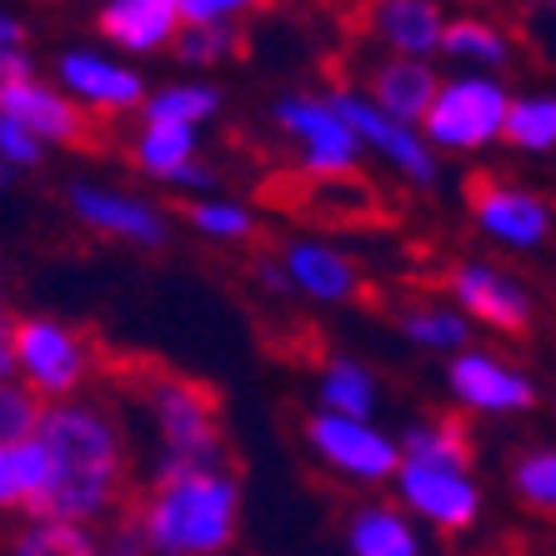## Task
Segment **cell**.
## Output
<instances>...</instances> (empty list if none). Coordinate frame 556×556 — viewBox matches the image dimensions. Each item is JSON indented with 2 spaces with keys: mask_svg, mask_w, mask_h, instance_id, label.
<instances>
[{
  "mask_svg": "<svg viewBox=\"0 0 556 556\" xmlns=\"http://www.w3.org/2000/svg\"><path fill=\"white\" fill-rule=\"evenodd\" d=\"M36 446L46 462V486H40L30 517L96 527L121 506L130 481V441L121 416L101 396L46 402Z\"/></svg>",
  "mask_w": 556,
  "mask_h": 556,
  "instance_id": "cell-1",
  "label": "cell"
},
{
  "mask_svg": "<svg viewBox=\"0 0 556 556\" xmlns=\"http://www.w3.org/2000/svg\"><path fill=\"white\" fill-rule=\"evenodd\" d=\"M130 517L151 556H220L241 531V481L231 466L155 471Z\"/></svg>",
  "mask_w": 556,
  "mask_h": 556,
  "instance_id": "cell-2",
  "label": "cell"
},
{
  "mask_svg": "<svg viewBox=\"0 0 556 556\" xmlns=\"http://www.w3.org/2000/svg\"><path fill=\"white\" fill-rule=\"evenodd\" d=\"M146 427L155 441V471L186 466H226V427H220L216 391L186 376H151L146 381Z\"/></svg>",
  "mask_w": 556,
  "mask_h": 556,
  "instance_id": "cell-3",
  "label": "cell"
},
{
  "mask_svg": "<svg viewBox=\"0 0 556 556\" xmlns=\"http://www.w3.org/2000/svg\"><path fill=\"white\" fill-rule=\"evenodd\" d=\"M11 362L15 381L36 391L40 402H71L86 396V381L96 371V356L80 331H71L55 316H15L11 321Z\"/></svg>",
  "mask_w": 556,
  "mask_h": 556,
  "instance_id": "cell-4",
  "label": "cell"
},
{
  "mask_svg": "<svg viewBox=\"0 0 556 556\" xmlns=\"http://www.w3.org/2000/svg\"><path fill=\"white\" fill-rule=\"evenodd\" d=\"M511 101L517 96L506 91L496 76H481V71H462V76L441 80L437 101H431L427 121H421V136L431 141V151H486L506 136V116H511Z\"/></svg>",
  "mask_w": 556,
  "mask_h": 556,
  "instance_id": "cell-5",
  "label": "cell"
},
{
  "mask_svg": "<svg viewBox=\"0 0 556 556\" xmlns=\"http://www.w3.org/2000/svg\"><path fill=\"white\" fill-rule=\"evenodd\" d=\"M306 446L337 477L356 481V486H381V481H396V471H402V441L387 437L376 421H362V416L311 412Z\"/></svg>",
  "mask_w": 556,
  "mask_h": 556,
  "instance_id": "cell-6",
  "label": "cell"
},
{
  "mask_svg": "<svg viewBox=\"0 0 556 556\" xmlns=\"http://www.w3.org/2000/svg\"><path fill=\"white\" fill-rule=\"evenodd\" d=\"M271 121L296 141L301 151V166L311 170V176H351L356 170V161H362V136L351 130V121L337 111V101L331 96H281V101L271 105Z\"/></svg>",
  "mask_w": 556,
  "mask_h": 556,
  "instance_id": "cell-7",
  "label": "cell"
},
{
  "mask_svg": "<svg viewBox=\"0 0 556 556\" xmlns=\"http://www.w3.org/2000/svg\"><path fill=\"white\" fill-rule=\"evenodd\" d=\"M331 101H337V111L351 121V130L362 136L366 151H376V161H387L402 181L421 186V191L437 186L441 161H437V151H431V141L421 136V126H406V121L387 116L366 91H331Z\"/></svg>",
  "mask_w": 556,
  "mask_h": 556,
  "instance_id": "cell-8",
  "label": "cell"
},
{
  "mask_svg": "<svg viewBox=\"0 0 556 556\" xmlns=\"http://www.w3.org/2000/svg\"><path fill=\"white\" fill-rule=\"evenodd\" d=\"M65 206L71 216L96 236H111V241H126V247L155 251L170 241V216L161 206H151L146 195H130L121 186L105 181H71L65 186Z\"/></svg>",
  "mask_w": 556,
  "mask_h": 556,
  "instance_id": "cell-9",
  "label": "cell"
},
{
  "mask_svg": "<svg viewBox=\"0 0 556 556\" xmlns=\"http://www.w3.org/2000/svg\"><path fill=\"white\" fill-rule=\"evenodd\" d=\"M396 496L416 521H427L437 531H471L481 517V486L462 466H427V462H402L396 471Z\"/></svg>",
  "mask_w": 556,
  "mask_h": 556,
  "instance_id": "cell-10",
  "label": "cell"
},
{
  "mask_svg": "<svg viewBox=\"0 0 556 556\" xmlns=\"http://www.w3.org/2000/svg\"><path fill=\"white\" fill-rule=\"evenodd\" d=\"M55 86H61L80 111H101V116H126V111H141L146 105V76L136 65L116 61L105 51H61L55 55Z\"/></svg>",
  "mask_w": 556,
  "mask_h": 556,
  "instance_id": "cell-11",
  "label": "cell"
},
{
  "mask_svg": "<svg viewBox=\"0 0 556 556\" xmlns=\"http://www.w3.org/2000/svg\"><path fill=\"white\" fill-rule=\"evenodd\" d=\"M446 387H452L456 406H466V412H477V416H517L536 406L531 376L517 371V366H506L486 346H466L462 356H452Z\"/></svg>",
  "mask_w": 556,
  "mask_h": 556,
  "instance_id": "cell-12",
  "label": "cell"
},
{
  "mask_svg": "<svg viewBox=\"0 0 556 556\" xmlns=\"http://www.w3.org/2000/svg\"><path fill=\"white\" fill-rule=\"evenodd\" d=\"M446 286H452V306H462L471 316V326H492L502 337H521L531 316H536L527 286L486 266V261H456Z\"/></svg>",
  "mask_w": 556,
  "mask_h": 556,
  "instance_id": "cell-13",
  "label": "cell"
},
{
  "mask_svg": "<svg viewBox=\"0 0 556 556\" xmlns=\"http://www.w3.org/2000/svg\"><path fill=\"white\" fill-rule=\"evenodd\" d=\"M471 220L481 236H492L496 247L511 251H536L552 236V211L536 191L506 181H481L471 186Z\"/></svg>",
  "mask_w": 556,
  "mask_h": 556,
  "instance_id": "cell-14",
  "label": "cell"
},
{
  "mask_svg": "<svg viewBox=\"0 0 556 556\" xmlns=\"http://www.w3.org/2000/svg\"><path fill=\"white\" fill-rule=\"evenodd\" d=\"M96 30L126 55H155L181 40L186 15L181 0H101Z\"/></svg>",
  "mask_w": 556,
  "mask_h": 556,
  "instance_id": "cell-15",
  "label": "cell"
},
{
  "mask_svg": "<svg viewBox=\"0 0 556 556\" xmlns=\"http://www.w3.org/2000/svg\"><path fill=\"white\" fill-rule=\"evenodd\" d=\"M0 116L21 121V126L36 130L46 146H80L86 141V116H80V105L71 101L55 80L26 76V80L0 86Z\"/></svg>",
  "mask_w": 556,
  "mask_h": 556,
  "instance_id": "cell-16",
  "label": "cell"
},
{
  "mask_svg": "<svg viewBox=\"0 0 556 556\" xmlns=\"http://www.w3.org/2000/svg\"><path fill=\"white\" fill-rule=\"evenodd\" d=\"M452 15L441 0H376L371 5V36L387 46V55H412L431 61L446 40Z\"/></svg>",
  "mask_w": 556,
  "mask_h": 556,
  "instance_id": "cell-17",
  "label": "cell"
},
{
  "mask_svg": "<svg viewBox=\"0 0 556 556\" xmlns=\"http://www.w3.org/2000/svg\"><path fill=\"white\" fill-rule=\"evenodd\" d=\"M281 266L291 276V291L296 296H311L321 306H341L362 291V271L346 251H337L331 241H291L281 251Z\"/></svg>",
  "mask_w": 556,
  "mask_h": 556,
  "instance_id": "cell-18",
  "label": "cell"
},
{
  "mask_svg": "<svg viewBox=\"0 0 556 556\" xmlns=\"http://www.w3.org/2000/svg\"><path fill=\"white\" fill-rule=\"evenodd\" d=\"M441 91V76L431 61H412V55H387V61L371 65V80H366V96H371L387 116L406 121V126H421Z\"/></svg>",
  "mask_w": 556,
  "mask_h": 556,
  "instance_id": "cell-19",
  "label": "cell"
},
{
  "mask_svg": "<svg viewBox=\"0 0 556 556\" xmlns=\"http://www.w3.org/2000/svg\"><path fill=\"white\" fill-rule=\"evenodd\" d=\"M201 141H195V126H181V121H141L136 141H130V161L151 176V181L181 186L201 161Z\"/></svg>",
  "mask_w": 556,
  "mask_h": 556,
  "instance_id": "cell-20",
  "label": "cell"
},
{
  "mask_svg": "<svg viewBox=\"0 0 556 556\" xmlns=\"http://www.w3.org/2000/svg\"><path fill=\"white\" fill-rule=\"evenodd\" d=\"M376 406H381V387H376V376L366 371L362 362H351V356H331L316 376V412H337V416H362L371 421Z\"/></svg>",
  "mask_w": 556,
  "mask_h": 556,
  "instance_id": "cell-21",
  "label": "cell"
},
{
  "mask_svg": "<svg viewBox=\"0 0 556 556\" xmlns=\"http://www.w3.org/2000/svg\"><path fill=\"white\" fill-rule=\"evenodd\" d=\"M402 337L431 356H462L471 346V316L452 301H421L402 311Z\"/></svg>",
  "mask_w": 556,
  "mask_h": 556,
  "instance_id": "cell-22",
  "label": "cell"
},
{
  "mask_svg": "<svg viewBox=\"0 0 556 556\" xmlns=\"http://www.w3.org/2000/svg\"><path fill=\"white\" fill-rule=\"evenodd\" d=\"M346 546L351 556H421V536L396 506H362L346 527Z\"/></svg>",
  "mask_w": 556,
  "mask_h": 556,
  "instance_id": "cell-23",
  "label": "cell"
},
{
  "mask_svg": "<svg viewBox=\"0 0 556 556\" xmlns=\"http://www.w3.org/2000/svg\"><path fill=\"white\" fill-rule=\"evenodd\" d=\"M441 55H452L456 65L486 76V71H502L511 61V36L486 15H456L446 26V40H441Z\"/></svg>",
  "mask_w": 556,
  "mask_h": 556,
  "instance_id": "cell-24",
  "label": "cell"
},
{
  "mask_svg": "<svg viewBox=\"0 0 556 556\" xmlns=\"http://www.w3.org/2000/svg\"><path fill=\"white\" fill-rule=\"evenodd\" d=\"M5 556H105V546L96 536V527L26 517L5 542Z\"/></svg>",
  "mask_w": 556,
  "mask_h": 556,
  "instance_id": "cell-25",
  "label": "cell"
},
{
  "mask_svg": "<svg viewBox=\"0 0 556 556\" xmlns=\"http://www.w3.org/2000/svg\"><path fill=\"white\" fill-rule=\"evenodd\" d=\"M402 462H427V466H462L471 471V437L452 416H427L402 431Z\"/></svg>",
  "mask_w": 556,
  "mask_h": 556,
  "instance_id": "cell-26",
  "label": "cell"
},
{
  "mask_svg": "<svg viewBox=\"0 0 556 556\" xmlns=\"http://www.w3.org/2000/svg\"><path fill=\"white\" fill-rule=\"evenodd\" d=\"M46 486V462H40L36 441H0V517L36 511V496Z\"/></svg>",
  "mask_w": 556,
  "mask_h": 556,
  "instance_id": "cell-27",
  "label": "cell"
},
{
  "mask_svg": "<svg viewBox=\"0 0 556 556\" xmlns=\"http://www.w3.org/2000/svg\"><path fill=\"white\" fill-rule=\"evenodd\" d=\"M211 116H220V91L211 80H170L155 86L141 105V121H181V126H206Z\"/></svg>",
  "mask_w": 556,
  "mask_h": 556,
  "instance_id": "cell-28",
  "label": "cell"
},
{
  "mask_svg": "<svg viewBox=\"0 0 556 556\" xmlns=\"http://www.w3.org/2000/svg\"><path fill=\"white\" fill-rule=\"evenodd\" d=\"M506 146H517L527 155H546L556 151V96L536 91V96H517L511 116H506Z\"/></svg>",
  "mask_w": 556,
  "mask_h": 556,
  "instance_id": "cell-29",
  "label": "cell"
},
{
  "mask_svg": "<svg viewBox=\"0 0 556 556\" xmlns=\"http://www.w3.org/2000/svg\"><path fill=\"white\" fill-rule=\"evenodd\" d=\"M186 220H191L206 241H220V247H241V241L256 236V211L241 206V201H216V195H211V201H195V206L186 211Z\"/></svg>",
  "mask_w": 556,
  "mask_h": 556,
  "instance_id": "cell-30",
  "label": "cell"
},
{
  "mask_svg": "<svg viewBox=\"0 0 556 556\" xmlns=\"http://www.w3.org/2000/svg\"><path fill=\"white\" fill-rule=\"evenodd\" d=\"M511 486L527 506L536 511H556V446H536L511 462Z\"/></svg>",
  "mask_w": 556,
  "mask_h": 556,
  "instance_id": "cell-31",
  "label": "cell"
},
{
  "mask_svg": "<svg viewBox=\"0 0 556 556\" xmlns=\"http://www.w3.org/2000/svg\"><path fill=\"white\" fill-rule=\"evenodd\" d=\"M40 416H46V402L36 391H26L21 381L0 387V441H36Z\"/></svg>",
  "mask_w": 556,
  "mask_h": 556,
  "instance_id": "cell-32",
  "label": "cell"
},
{
  "mask_svg": "<svg viewBox=\"0 0 556 556\" xmlns=\"http://www.w3.org/2000/svg\"><path fill=\"white\" fill-rule=\"evenodd\" d=\"M170 51L181 65H220L236 51V26H186Z\"/></svg>",
  "mask_w": 556,
  "mask_h": 556,
  "instance_id": "cell-33",
  "label": "cell"
},
{
  "mask_svg": "<svg viewBox=\"0 0 556 556\" xmlns=\"http://www.w3.org/2000/svg\"><path fill=\"white\" fill-rule=\"evenodd\" d=\"M46 151H51V146L40 141L36 130H26L11 116H0V166L5 170H36L40 161H46Z\"/></svg>",
  "mask_w": 556,
  "mask_h": 556,
  "instance_id": "cell-34",
  "label": "cell"
},
{
  "mask_svg": "<svg viewBox=\"0 0 556 556\" xmlns=\"http://www.w3.org/2000/svg\"><path fill=\"white\" fill-rule=\"evenodd\" d=\"M266 0H181L186 26H236L241 15L261 11Z\"/></svg>",
  "mask_w": 556,
  "mask_h": 556,
  "instance_id": "cell-35",
  "label": "cell"
},
{
  "mask_svg": "<svg viewBox=\"0 0 556 556\" xmlns=\"http://www.w3.org/2000/svg\"><path fill=\"white\" fill-rule=\"evenodd\" d=\"M101 546H105V556H151V546H146V536H141V527H136V517H130V511L111 531H105Z\"/></svg>",
  "mask_w": 556,
  "mask_h": 556,
  "instance_id": "cell-36",
  "label": "cell"
},
{
  "mask_svg": "<svg viewBox=\"0 0 556 556\" xmlns=\"http://www.w3.org/2000/svg\"><path fill=\"white\" fill-rule=\"evenodd\" d=\"M26 76H36V61H30L26 46H0V86L26 80Z\"/></svg>",
  "mask_w": 556,
  "mask_h": 556,
  "instance_id": "cell-37",
  "label": "cell"
},
{
  "mask_svg": "<svg viewBox=\"0 0 556 556\" xmlns=\"http://www.w3.org/2000/svg\"><path fill=\"white\" fill-rule=\"evenodd\" d=\"M26 21H21V15L15 11H5V5H0V46H26Z\"/></svg>",
  "mask_w": 556,
  "mask_h": 556,
  "instance_id": "cell-38",
  "label": "cell"
},
{
  "mask_svg": "<svg viewBox=\"0 0 556 556\" xmlns=\"http://www.w3.org/2000/svg\"><path fill=\"white\" fill-rule=\"evenodd\" d=\"M11 321L15 316H0V387L15 381V362H11Z\"/></svg>",
  "mask_w": 556,
  "mask_h": 556,
  "instance_id": "cell-39",
  "label": "cell"
},
{
  "mask_svg": "<svg viewBox=\"0 0 556 556\" xmlns=\"http://www.w3.org/2000/svg\"><path fill=\"white\" fill-rule=\"evenodd\" d=\"M0 316H11V311H5V276H0Z\"/></svg>",
  "mask_w": 556,
  "mask_h": 556,
  "instance_id": "cell-40",
  "label": "cell"
},
{
  "mask_svg": "<svg viewBox=\"0 0 556 556\" xmlns=\"http://www.w3.org/2000/svg\"><path fill=\"white\" fill-rule=\"evenodd\" d=\"M5 176H11V170H5V166H0V191H5Z\"/></svg>",
  "mask_w": 556,
  "mask_h": 556,
  "instance_id": "cell-41",
  "label": "cell"
},
{
  "mask_svg": "<svg viewBox=\"0 0 556 556\" xmlns=\"http://www.w3.org/2000/svg\"><path fill=\"white\" fill-rule=\"evenodd\" d=\"M542 5H556V0H542Z\"/></svg>",
  "mask_w": 556,
  "mask_h": 556,
  "instance_id": "cell-42",
  "label": "cell"
}]
</instances>
